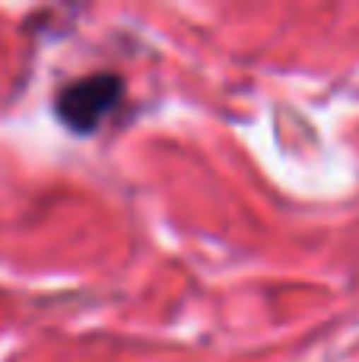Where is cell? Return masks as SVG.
Instances as JSON below:
<instances>
[{
	"label": "cell",
	"instance_id": "obj_1",
	"mask_svg": "<svg viewBox=\"0 0 359 362\" xmlns=\"http://www.w3.org/2000/svg\"><path fill=\"white\" fill-rule=\"evenodd\" d=\"M121 95L124 83L118 74H89L57 93L54 112L61 124H67L73 134H95L102 118L121 102Z\"/></svg>",
	"mask_w": 359,
	"mask_h": 362
}]
</instances>
